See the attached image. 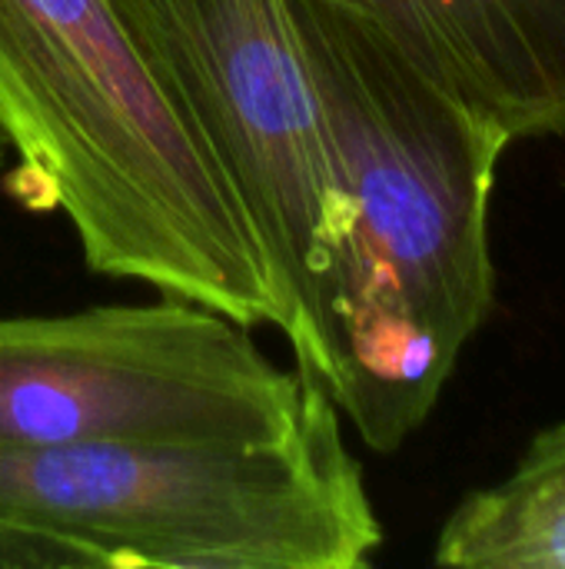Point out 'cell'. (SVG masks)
<instances>
[{
  "label": "cell",
  "mask_w": 565,
  "mask_h": 569,
  "mask_svg": "<svg viewBox=\"0 0 565 569\" xmlns=\"http://www.w3.org/2000/svg\"><path fill=\"white\" fill-rule=\"evenodd\" d=\"M310 380L250 327L173 297L0 317V447L270 440L300 420Z\"/></svg>",
  "instance_id": "cell-5"
},
{
  "label": "cell",
  "mask_w": 565,
  "mask_h": 569,
  "mask_svg": "<svg viewBox=\"0 0 565 569\" xmlns=\"http://www.w3.org/2000/svg\"><path fill=\"white\" fill-rule=\"evenodd\" d=\"M256 230L296 370L330 393L350 253L320 100L286 0H110Z\"/></svg>",
  "instance_id": "cell-4"
},
{
  "label": "cell",
  "mask_w": 565,
  "mask_h": 569,
  "mask_svg": "<svg viewBox=\"0 0 565 569\" xmlns=\"http://www.w3.org/2000/svg\"><path fill=\"white\" fill-rule=\"evenodd\" d=\"M0 520L70 543L93 569H363L383 547L316 380L270 440L0 447Z\"/></svg>",
  "instance_id": "cell-3"
},
{
  "label": "cell",
  "mask_w": 565,
  "mask_h": 569,
  "mask_svg": "<svg viewBox=\"0 0 565 569\" xmlns=\"http://www.w3.org/2000/svg\"><path fill=\"white\" fill-rule=\"evenodd\" d=\"M3 150H7V140H3V133H0V167H3Z\"/></svg>",
  "instance_id": "cell-9"
},
{
  "label": "cell",
  "mask_w": 565,
  "mask_h": 569,
  "mask_svg": "<svg viewBox=\"0 0 565 569\" xmlns=\"http://www.w3.org/2000/svg\"><path fill=\"white\" fill-rule=\"evenodd\" d=\"M350 203L330 397L393 453L493 307L490 200L509 137L443 93L370 17L286 0Z\"/></svg>",
  "instance_id": "cell-1"
},
{
  "label": "cell",
  "mask_w": 565,
  "mask_h": 569,
  "mask_svg": "<svg viewBox=\"0 0 565 569\" xmlns=\"http://www.w3.org/2000/svg\"><path fill=\"white\" fill-rule=\"evenodd\" d=\"M433 560L453 569H565V423L543 430L506 480L450 513Z\"/></svg>",
  "instance_id": "cell-7"
},
{
  "label": "cell",
  "mask_w": 565,
  "mask_h": 569,
  "mask_svg": "<svg viewBox=\"0 0 565 569\" xmlns=\"http://www.w3.org/2000/svg\"><path fill=\"white\" fill-rule=\"evenodd\" d=\"M513 140L565 133V0H340Z\"/></svg>",
  "instance_id": "cell-6"
},
{
  "label": "cell",
  "mask_w": 565,
  "mask_h": 569,
  "mask_svg": "<svg viewBox=\"0 0 565 569\" xmlns=\"http://www.w3.org/2000/svg\"><path fill=\"white\" fill-rule=\"evenodd\" d=\"M0 133L7 193L60 210L93 273L283 330L243 203L110 0H0Z\"/></svg>",
  "instance_id": "cell-2"
},
{
  "label": "cell",
  "mask_w": 565,
  "mask_h": 569,
  "mask_svg": "<svg viewBox=\"0 0 565 569\" xmlns=\"http://www.w3.org/2000/svg\"><path fill=\"white\" fill-rule=\"evenodd\" d=\"M0 569H93V560L70 543L0 520Z\"/></svg>",
  "instance_id": "cell-8"
}]
</instances>
